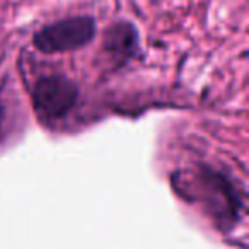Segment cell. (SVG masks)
Segmentation results:
<instances>
[{
	"instance_id": "obj_4",
	"label": "cell",
	"mask_w": 249,
	"mask_h": 249,
	"mask_svg": "<svg viewBox=\"0 0 249 249\" xmlns=\"http://www.w3.org/2000/svg\"><path fill=\"white\" fill-rule=\"evenodd\" d=\"M2 123H4V106H2V101H0V130H2Z\"/></svg>"
},
{
	"instance_id": "obj_2",
	"label": "cell",
	"mask_w": 249,
	"mask_h": 249,
	"mask_svg": "<svg viewBox=\"0 0 249 249\" xmlns=\"http://www.w3.org/2000/svg\"><path fill=\"white\" fill-rule=\"evenodd\" d=\"M94 36L96 21L87 16H75L52 22L39 29L35 35V46L46 55L65 53L86 46L92 41Z\"/></svg>"
},
{
	"instance_id": "obj_1",
	"label": "cell",
	"mask_w": 249,
	"mask_h": 249,
	"mask_svg": "<svg viewBox=\"0 0 249 249\" xmlns=\"http://www.w3.org/2000/svg\"><path fill=\"white\" fill-rule=\"evenodd\" d=\"M33 107L46 123L63 120L75 107L79 89L65 75H45L36 80L31 89Z\"/></svg>"
},
{
	"instance_id": "obj_3",
	"label": "cell",
	"mask_w": 249,
	"mask_h": 249,
	"mask_svg": "<svg viewBox=\"0 0 249 249\" xmlns=\"http://www.w3.org/2000/svg\"><path fill=\"white\" fill-rule=\"evenodd\" d=\"M103 46L114 62H128L139 53V31L132 22L120 21L106 31Z\"/></svg>"
}]
</instances>
